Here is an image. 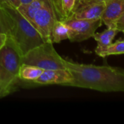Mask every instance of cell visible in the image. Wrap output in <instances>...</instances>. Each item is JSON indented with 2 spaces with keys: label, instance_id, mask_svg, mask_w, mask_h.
<instances>
[{
  "label": "cell",
  "instance_id": "cell-1",
  "mask_svg": "<svg viewBox=\"0 0 124 124\" xmlns=\"http://www.w3.org/2000/svg\"><path fill=\"white\" fill-rule=\"evenodd\" d=\"M65 68L72 76L68 86L101 92H124V69L109 65L83 64L64 60Z\"/></svg>",
  "mask_w": 124,
  "mask_h": 124
},
{
  "label": "cell",
  "instance_id": "cell-2",
  "mask_svg": "<svg viewBox=\"0 0 124 124\" xmlns=\"http://www.w3.org/2000/svg\"><path fill=\"white\" fill-rule=\"evenodd\" d=\"M0 17L4 33L15 42L23 55L44 42L37 28L13 6L0 4Z\"/></svg>",
  "mask_w": 124,
  "mask_h": 124
},
{
  "label": "cell",
  "instance_id": "cell-3",
  "mask_svg": "<svg viewBox=\"0 0 124 124\" xmlns=\"http://www.w3.org/2000/svg\"><path fill=\"white\" fill-rule=\"evenodd\" d=\"M22 64H27L43 70L66 69L64 59L56 51L51 41H44L23 55Z\"/></svg>",
  "mask_w": 124,
  "mask_h": 124
},
{
  "label": "cell",
  "instance_id": "cell-4",
  "mask_svg": "<svg viewBox=\"0 0 124 124\" xmlns=\"http://www.w3.org/2000/svg\"><path fill=\"white\" fill-rule=\"evenodd\" d=\"M23 54L10 37H7L5 44L0 49V65L12 78L19 80L18 71L22 65Z\"/></svg>",
  "mask_w": 124,
  "mask_h": 124
},
{
  "label": "cell",
  "instance_id": "cell-5",
  "mask_svg": "<svg viewBox=\"0 0 124 124\" xmlns=\"http://www.w3.org/2000/svg\"><path fill=\"white\" fill-rule=\"evenodd\" d=\"M69 29V40L71 42H81L91 37L102 25V19L86 20L71 17L64 21Z\"/></svg>",
  "mask_w": 124,
  "mask_h": 124
},
{
  "label": "cell",
  "instance_id": "cell-6",
  "mask_svg": "<svg viewBox=\"0 0 124 124\" xmlns=\"http://www.w3.org/2000/svg\"><path fill=\"white\" fill-rule=\"evenodd\" d=\"M56 20H58V17L53 1L45 0L34 19V25L44 41H51V31Z\"/></svg>",
  "mask_w": 124,
  "mask_h": 124
},
{
  "label": "cell",
  "instance_id": "cell-7",
  "mask_svg": "<svg viewBox=\"0 0 124 124\" xmlns=\"http://www.w3.org/2000/svg\"><path fill=\"white\" fill-rule=\"evenodd\" d=\"M106 3L96 0H77L72 17L86 20L102 19Z\"/></svg>",
  "mask_w": 124,
  "mask_h": 124
},
{
  "label": "cell",
  "instance_id": "cell-8",
  "mask_svg": "<svg viewBox=\"0 0 124 124\" xmlns=\"http://www.w3.org/2000/svg\"><path fill=\"white\" fill-rule=\"evenodd\" d=\"M72 81V76L69 71L66 69L58 70H45L35 80L23 84L30 86H45L57 84L61 86H67ZM20 84V83H19Z\"/></svg>",
  "mask_w": 124,
  "mask_h": 124
},
{
  "label": "cell",
  "instance_id": "cell-9",
  "mask_svg": "<svg viewBox=\"0 0 124 124\" xmlns=\"http://www.w3.org/2000/svg\"><path fill=\"white\" fill-rule=\"evenodd\" d=\"M124 12V0H110L106 3L102 16V23L107 27H116V22Z\"/></svg>",
  "mask_w": 124,
  "mask_h": 124
},
{
  "label": "cell",
  "instance_id": "cell-10",
  "mask_svg": "<svg viewBox=\"0 0 124 124\" xmlns=\"http://www.w3.org/2000/svg\"><path fill=\"white\" fill-rule=\"evenodd\" d=\"M118 30L115 26L107 27L106 30L101 33H95L93 38L97 42V46L95 49L96 54L98 55L102 50H104L107 46H109L118 33Z\"/></svg>",
  "mask_w": 124,
  "mask_h": 124
},
{
  "label": "cell",
  "instance_id": "cell-11",
  "mask_svg": "<svg viewBox=\"0 0 124 124\" xmlns=\"http://www.w3.org/2000/svg\"><path fill=\"white\" fill-rule=\"evenodd\" d=\"M58 20L66 21L72 17L75 11L77 0H53Z\"/></svg>",
  "mask_w": 124,
  "mask_h": 124
},
{
  "label": "cell",
  "instance_id": "cell-12",
  "mask_svg": "<svg viewBox=\"0 0 124 124\" xmlns=\"http://www.w3.org/2000/svg\"><path fill=\"white\" fill-rule=\"evenodd\" d=\"M19 80L7 73L0 65V98H3L18 89Z\"/></svg>",
  "mask_w": 124,
  "mask_h": 124
},
{
  "label": "cell",
  "instance_id": "cell-13",
  "mask_svg": "<svg viewBox=\"0 0 124 124\" xmlns=\"http://www.w3.org/2000/svg\"><path fill=\"white\" fill-rule=\"evenodd\" d=\"M45 70L27 64H22L18 71L19 83L32 81L37 79Z\"/></svg>",
  "mask_w": 124,
  "mask_h": 124
},
{
  "label": "cell",
  "instance_id": "cell-14",
  "mask_svg": "<svg viewBox=\"0 0 124 124\" xmlns=\"http://www.w3.org/2000/svg\"><path fill=\"white\" fill-rule=\"evenodd\" d=\"M44 1L45 0H32L29 3L20 4L17 9L21 13V15L34 25V19L35 15L42 7Z\"/></svg>",
  "mask_w": 124,
  "mask_h": 124
},
{
  "label": "cell",
  "instance_id": "cell-15",
  "mask_svg": "<svg viewBox=\"0 0 124 124\" xmlns=\"http://www.w3.org/2000/svg\"><path fill=\"white\" fill-rule=\"evenodd\" d=\"M69 39V29L64 22L56 20L53 26L50 40L53 43L58 44L61 41Z\"/></svg>",
  "mask_w": 124,
  "mask_h": 124
},
{
  "label": "cell",
  "instance_id": "cell-16",
  "mask_svg": "<svg viewBox=\"0 0 124 124\" xmlns=\"http://www.w3.org/2000/svg\"><path fill=\"white\" fill-rule=\"evenodd\" d=\"M124 54V39L118 40L115 43H111L104 50H102L98 56L105 57L110 55Z\"/></svg>",
  "mask_w": 124,
  "mask_h": 124
},
{
  "label": "cell",
  "instance_id": "cell-17",
  "mask_svg": "<svg viewBox=\"0 0 124 124\" xmlns=\"http://www.w3.org/2000/svg\"><path fill=\"white\" fill-rule=\"evenodd\" d=\"M116 28L118 31L123 32L124 31V12L119 17V19L116 22Z\"/></svg>",
  "mask_w": 124,
  "mask_h": 124
},
{
  "label": "cell",
  "instance_id": "cell-18",
  "mask_svg": "<svg viewBox=\"0 0 124 124\" xmlns=\"http://www.w3.org/2000/svg\"><path fill=\"white\" fill-rule=\"evenodd\" d=\"M4 3L12 5L15 8H18L20 4V0H0V4H4Z\"/></svg>",
  "mask_w": 124,
  "mask_h": 124
},
{
  "label": "cell",
  "instance_id": "cell-19",
  "mask_svg": "<svg viewBox=\"0 0 124 124\" xmlns=\"http://www.w3.org/2000/svg\"><path fill=\"white\" fill-rule=\"evenodd\" d=\"M7 35L4 33L0 32V49L3 47V46L5 44L6 41L7 39Z\"/></svg>",
  "mask_w": 124,
  "mask_h": 124
},
{
  "label": "cell",
  "instance_id": "cell-20",
  "mask_svg": "<svg viewBox=\"0 0 124 124\" xmlns=\"http://www.w3.org/2000/svg\"><path fill=\"white\" fill-rule=\"evenodd\" d=\"M0 32L1 33H4V27H3V24L1 20V17H0Z\"/></svg>",
  "mask_w": 124,
  "mask_h": 124
},
{
  "label": "cell",
  "instance_id": "cell-21",
  "mask_svg": "<svg viewBox=\"0 0 124 124\" xmlns=\"http://www.w3.org/2000/svg\"><path fill=\"white\" fill-rule=\"evenodd\" d=\"M32 0H20V4H25L29 3Z\"/></svg>",
  "mask_w": 124,
  "mask_h": 124
},
{
  "label": "cell",
  "instance_id": "cell-22",
  "mask_svg": "<svg viewBox=\"0 0 124 124\" xmlns=\"http://www.w3.org/2000/svg\"><path fill=\"white\" fill-rule=\"evenodd\" d=\"M96 1H104V2H105V3H107L108 1H110V0H96Z\"/></svg>",
  "mask_w": 124,
  "mask_h": 124
},
{
  "label": "cell",
  "instance_id": "cell-23",
  "mask_svg": "<svg viewBox=\"0 0 124 124\" xmlns=\"http://www.w3.org/2000/svg\"><path fill=\"white\" fill-rule=\"evenodd\" d=\"M123 33H124V31H123Z\"/></svg>",
  "mask_w": 124,
  "mask_h": 124
}]
</instances>
